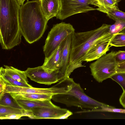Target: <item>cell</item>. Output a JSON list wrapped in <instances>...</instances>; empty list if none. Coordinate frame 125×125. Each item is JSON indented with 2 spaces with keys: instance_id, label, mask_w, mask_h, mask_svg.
Wrapping results in <instances>:
<instances>
[{
  "instance_id": "cell-1",
  "label": "cell",
  "mask_w": 125,
  "mask_h": 125,
  "mask_svg": "<svg viewBox=\"0 0 125 125\" xmlns=\"http://www.w3.org/2000/svg\"><path fill=\"white\" fill-rule=\"evenodd\" d=\"M21 6L16 0H0V42L3 49H10L21 43Z\"/></svg>"
},
{
  "instance_id": "cell-2",
  "label": "cell",
  "mask_w": 125,
  "mask_h": 125,
  "mask_svg": "<svg viewBox=\"0 0 125 125\" xmlns=\"http://www.w3.org/2000/svg\"><path fill=\"white\" fill-rule=\"evenodd\" d=\"M19 20L22 35L30 44L41 38L47 27L48 21L42 10L40 0H28L21 5Z\"/></svg>"
},
{
  "instance_id": "cell-3",
  "label": "cell",
  "mask_w": 125,
  "mask_h": 125,
  "mask_svg": "<svg viewBox=\"0 0 125 125\" xmlns=\"http://www.w3.org/2000/svg\"><path fill=\"white\" fill-rule=\"evenodd\" d=\"M51 99L67 107L75 106L95 111L103 107L110 106L86 95L80 84L75 83L73 78L70 77L67 90L63 93L53 95Z\"/></svg>"
},
{
  "instance_id": "cell-4",
  "label": "cell",
  "mask_w": 125,
  "mask_h": 125,
  "mask_svg": "<svg viewBox=\"0 0 125 125\" xmlns=\"http://www.w3.org/2000/svg\"><path fill=\"white\" fill-rule=\"evenodd\" d=\"M111 25L104 24L94 30L73 33L69 64L82 61L88 51L95 43L110 33Z\"/></svg>"
},
{
  "instance_id": "cell-5",
  "label": "cell",
  "mask_w": 125,
  "mask_h": 125,
  "mask_svg": "<svg viewBox=\"0 0 125 125\" xmlns=\"http://www.w3.org/2000/svg\"><path fill=\"white\" fill-rule=\"evenodd\" d=\"M73 25L62 22L54 25L49 32L43 48L45 59L49 58L69 35L75 32Z\"/></svg>"
},
{
  "instance_id": "cell-6",
  "label": "cell",
  "mask_w": 125,
  "mask_h": 125,
  "mask_svg": "<svg viewBox=\"0 0 125 125\" xmlns=\"http://www.w3.org/2000/svg\"><path fill=\"white\" fill-rule=\"evenodd\" d=\"M115 52L112 51L105 54L90 65L91 74L98 82H102L116 73Z\"/></svg>"
},
{
  "instance_id": "cell-7",
  "label": "cell",
  "mask_w": 125,
  "mask_h": 125,
  "mask_svg": "<svg viewBox=\"0 0 125 125\" xmlns=\"http://www.w3.org/2000/svg\"><path fill=\"white\" fill-rule=\"evenodd\" d=\"M60 8L56 17L61 20L74 14L97 10L90 6H96V0H60Z\"/></svg>"
},
{
  "instance_id": "cell-8",
  "label": "cell",
  "mask_w": 125,
  "mask_h": 125,
  "mask_svg": "<svg viewBox=\"0 0 125 125\" xmlns=\"http://www.w3.org/2000/svg\"><path fill=\"white\" fill-rule=\"evenodd\" d=\"M24 72L27 76L31 80L48 85L59 82L68 77L59 70L46 68L42 66L28 68Z\"/></svg>"
},
{
  "instance_id": "cell-9",
  "label": "cell",
  "mask_w": 125,
  "mask_h": 125,
  "mask_svg": "<svg viewBox=\"0 0 125 125\" xmlns=\"http://www.w3.org/2000/svg\"><path fill=\"white\" fill-rule=\"evenodd\" d=\"M68 110L55 105L50 107H40L25 111L24 116L34 119H57L66 113Z\"/></svg>"
},
{
  "instance_id": "cell-10",
  "label": "cell",
  "mask_w": 125,
  "mask_h": 125,
  "mask_svg": "<svg viewBox=\"0 0 125 125\" xmlns=\"http://www.w3.org/2000/svg\"><path fill=\"white\" fill-rule=\"evenodd\" d=\"M114 34L109 33L95 43L88 51L82 61L90 62L99 59L109 50L110 42Z\"/></svg>"
},
{
  "instance_id": "cell-11",
  "label": "cell",
  "mask_w": 125,
  "mask_h": 125,
  "mask_svg": "<svg viewBox=\"0 0 125 125\" xmlns=\"http://www.w3.org/2000/svg\"><path fill=\"white\" fill-rule=\"evenodd\" d=\"M5 93H24L49 94L52 95L59 94V89L56 84L48 88L27 87L7 85Z\"/></svg>"
},
{
  "instance_id": "cell-12",
  "label": "cell",
  "mask_w": 125,
  "mask_h": 125,
  "mask_svg": "<svg viewBox=\"0 0 125 125\" xmlns=\"http://www.w3.org/2000/svg\"><path fill=\"white\" fill-rule=\"evenodd\" d=\"M73 33L68 35L63 41L59 69L67 77V67L69 62L71 48Z\"/></svg>"
},
{
  "instance_id": "cell-13",
  "label": "cell",
  "mask_w": 125,
  "mask_h": 125,
  "mask_svg": "<svg viewBox=\"0 0 125 125\" xmlns=\"http://www.w3.org/2000/svg\"><path fill=\"white\" fill-rule=\"evenodd\" d=\"M40 0L41 9L46 19L48 21L56 17L60 9V0Z\"/></svg>"
},
{
  "instance_id": "cell-14",
  "label": "cell",
  "mask_w": 125,
  "mask_h": 125,
  "mask_svg": "<svg viewBox=\"0 0 125 125\" xmlns=\"http://www.w3.org/2000/svg\"><path fill=\"white\" fill-rule=\"evenodd\" d=\"M15 99L18 104L25 111H30L37 107L52 106L55 105L52 103L51 100L44 101H32Z\"/></svg>"
},
{
  "instance_id": "cell-15",
  "label": "cell",
  "mask_w": 125,
  "mask_h": 125,
  "mask_svg": "<svg viewBox=\"0 0 125 125\" xmlns=\"http://www.w3.org/2000/svg\"><path fill=\"white\" fill-rule=\"evenodd\" d=\"M9 93L14 99L32 101L51 100L53 95L51 94H42L24 93Z\"/></svg>"
},
{
  "instance_id": "cell-16",
  "label": "cell",
  "mask_w": 125,
  "mask_h": 125,
  "mask_svg": "<svg viewBox=\"0 0 125 125\" xmlns=\"http://www.w3.org/2000/svg\"><path fill=\"white\" fill-rule=\"evenodd\" d=\"M63 42L49 58L45 59L44 63L42 65L44 67L51 69L59 70V66Z\"/></svg>"
},
{
  "instance_id": "cell-17",
  "label": "cell",
  "mask_w": 125,
  "mask_h": 125,
  "mask_svg": "<svg viewBox=\"0 0 125 125\" xmlns=\"http://www.w3.org/2000/svg\"><path fill=\"white\" fill-rule=\"evenodd\" d=\"M96 9L106 14L109 18L115 21L125 22V12L119 10L118 8L105 7H98Z\"/></svg>"
},
{
  "instance_id": "cell-18",
  "label": "cell",
  "mask_w": 125,
  "mask_h": 125,
  "mask_svg": "<svg viewBox=\"0 0 125 125\" xmlns=\"http://www.w3.org/2000/svg\"><path fill=\"white\" fill-rule=\"evenodd\" d=\"M6 73L13 79L21 82L28 83L27 77L24 71H22L12 66L4 65Z\"/></svg>"
},
{
  "instance_id": "cell-19",
  "label": "cell",
  "mask_w": 125,
  "mask_h": 125,
  "mask_svg": "<svg viewBox=\"0 0 125 125\" xmlns=\"http://www.w3.org/2000/svg\"><path fill=\"white\" fill-rule=\"evenodd\" d=\"M0 78L4 81L7 85L27 87H32L28 83L19 82L13 79L6 73L5 68L2 67L0 68Z\"/></svg>"
},
{
  "instance_id": "cell-20",
  "label": "cell",
  "mask_w": 125,
  "mask_h": 125,
  "mask_svg": "<svg viewBox=\"0 0 125 125\" xmlns=\"http://www.w3.org/2000/svg\"><path fill=\"white\" fill-rule=\"evenodd\" d=\"M0 105L22 109L9 93H4L0 95Z\"/></svg>"
},
{
  "instance_id": "cell-21",
  "label": "cell",
  "mask_w": 125,
  "mask_h": 125,
  "mask_svg": "<svg viewBox=\"0 0 125 125\" xmlns=\"http://www.w3.org/2000/svg\"><path fill=\"white\" fill-rule=\"evenodd\" d=\"M25 113V111L23 109L0 105V117L10 114L22 115L24 116Z\"/></svg>"
},
{
  "instance_id": "cell-22",
  "label": "cell",
  "mask_w": 125,
  "mask_h": 125,
  "mask_svg": "<svg viewBox=\"0 0 125 125\" xmlns=\"http://www.w3.org/2000/svg\"><path fill=\"white\" fill-rule=\"evenodd\" d=\"M110 45L117 47L125 46V34L118 33L114 34Z\"/></svg>"
},
{
  "instance_id": "cell-23",
  "label": "cell",
  "mask_w": 125,
  "mask_h": 125,
  "mask_svg": "<svg viewBox=\"0 0 125 125\" xmlns=\"http://www.w3.org/2000/svg\"><path fill=\"white\" fill-rule=\"evenodd\" d=\"M118 83L123 91H125V72L116 73L110 78Z\"/></svg>"
},
{
  "instance_id": "cell-24",
  "label": "cell",
  "mask_w": 125,
  "mask_h": 125,
  "mask_svg": "<svg viewBox=\"0 0 125 125\" xmlns=\"http://www.w3.org/2000/svg\"><path fill=\"white\" fill-rule=\"evenodd\" d=\"M98 7H109L118 8L117 0H96Z\"/></svg>"
},
{
  "instance_id": "cell-25",
  "label": "cell",
  "mask_w": 125,
  "mask_h": 125,
  "mask_svg": "<svg viewBox=\"0 0 125 125\" xmlns=\"http://www.w3.org/2000/svg\"><path fill=\"white\" fill-rule=\"evenodd\" d=\"M125 27V22L115 21L113 24L111 25L110 27V33L114 34L118 33Z\"/></svg>"
},
{
  "instance_id": "cell-26",
  "label": "cell",
  "mask_w": 125,
  "mask_h": 125,
  "mask_svg": "<svg viewBox=\"0 0 125 125\" xmlns=\"http://www.w3.org/2000/svg\"><path fill=\"white\" fill-rule=\"evenodd\" d=\"M96 111L125 113V109L117 108L110 106L109 107H103L97 110Z\"/></svg>"
},
{
  "instance_id": "cell-27",
  "label": "cell",
  "mask_w": 125,
  "mask_h": 125,
  "mask_svg": "<svg viewBox=\"0 0 125 125\" xmlns=\"http://www.w3.org/2000/svg\"><path fill=\"white\" fill-rule=\"evenodd\" d=\"M82 62L80 61L75 63L69 64L67 69V75L68 77H69L71 73L75 69L82 67H85V66L82 64Z\"/></svg>"
},
{
  "instance_id": "cell-28",
  "label": "cell",
  "mask_w": 125,
  "mask_h": 125,
  "mask_svg": "<svg viewBox=\"0 0 125 125\" xmlns=\"http://www.w3.org/2000/svg\"><path fill=\"white\" fill-rule=\"evenodd\" d=\"M115 58L117 65L125 62V51H119L116 52Z\"/></svg>"
},
{
  "instance_id": "cell-29",
  "label": "cell",
  "mask_w": 125,
  "mask_h": 125,
  "mask_svg": "<svg viewBox=\"0 0 125 125\" xmlns=\"http://www.w3.org/2000/svg\"><path fill=\"white\" fill-rule=\"evenodd\" d=\"M23 115L16 114H10L0 117V119H18L22 116Z\"/></svg>"
},
{
  "instance_id": "cell-30",
  "label": "cell",
  "mask_w": 125,
  "mask_h": 125,
  "mask_svg": "<svg viewBox=\"0 0 125 125\" xmlns=\"http://www.w3.org/2000/svg\"><path fill=\"white\" fill-rule=\"evenodd\" d=\"M0 95L5 93L7 85L4 81L1 78H0Z\"/></svg>"
},
{
  "instance_id": "cell-31",
  "label": "cell",
  "mask_w": 125,
  "mask_h": 125,
  "mask_svg": "<svg viewBox=\"0 0 125 125\" xmlns=\"http://www.w3.org/2000/svg\"><path fill=\"white\" fill-rule=\"evenodd\" d=\"M119 72H125V62L117 65L116 73Z\"/></svg>"
},
{
  "instance_id": "cell-32",
  "label": "cell",
  "mask_w": 125,
  "mask_h": 125,
  "mask_svg": "<svg viewBox=\"0 0 125 125\" xmlns=\"http://www.w3.org/2000/svg\"><path fill=\"white\" fill-rule=\"evenodd\" d=\"M119 101L122 106L125 108V91H123L120 96Z\"/></svg>"
},
{
  "instance_id": "cell-33",
  "label": "cell",
  "mask_w": 125,
  "mask_h": 125,
  "mask_svg": "<svg viewBox=\"0 0 125 125\" xmlns=\"http://www.w3.org/2000/svg\"><path fill=\"white\" fill-rule=\"evenodd\" d=\"M73 114V113L71 111L68 110L66 113L59 117L57 119H67L69 116Z\"/></svg>"
},
{
  "instance_id": "cell-34",
  "label": "cell",
  "mask_w": 125,
  "mask_h": 125,
  "mask_svg": "<svg viewBox=\"0 0 125 125\" xmlns=\"http://www.w3.org/2000/svg\"><path fill=\"white\" fill-rule=\"evenodd\" d=\"M21 6L24 4V2L26 0H16Z\"/></svg>"
},
{
  "instance_id": "cell-35",
  "label": "cell",
  "mask_w": 125,
  "mask_h": 125,
  "mask_svg": "<svg viewBox=\"0 0 125 125\" xmlns=\"http://www.w3.org/2000/svg\"><path fill=\"white\" fill-rule=\"evenodd\" d=\"M118 33L125 34V27L121 30Z\"/></svg>"
},
{
  "instance_id": "cell-36",
  "label": "cell",
  "mask_w": 125,
  "mask_h": 125,
  "mask_svg": "<svg viewBox=\"0 0 125 125\" xmlns=\"http://www.w3.org/2000/svg\"><path fill=\"white\" fill-rule=\"evenodd\" d=\"M122 0H117V2L118 3L119 2H120V1H121Z\"/></svg>"
}]
</instances>
